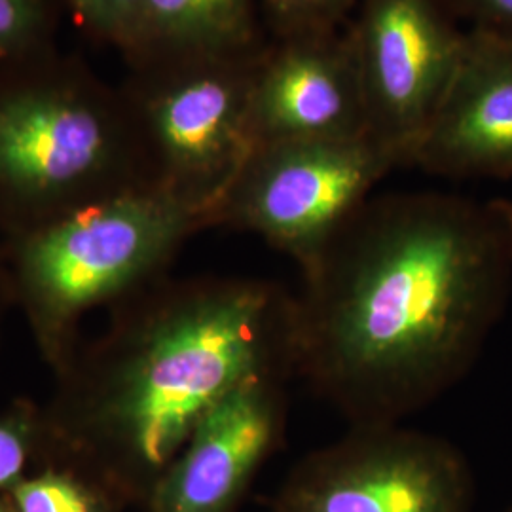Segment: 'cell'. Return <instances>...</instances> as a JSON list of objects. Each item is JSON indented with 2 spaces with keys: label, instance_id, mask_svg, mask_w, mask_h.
<instances>
[{
  "label": "cell",
  "instance_id": "cell-1",
  "mask_svg": "<svg viewBox=\"0 0 512 512\" xmlns=\"http://www.w3.org/2000/svg\"><path fill=\"white\" fill-rule=\"evenodd\" d=\"M293 376L351 425L403 423L475 366L512 293V202L370 196L300 268Z\"/></svg>",
  "mask_w": 512,
  "mask_h": 512
},
{
  "label": "cell",
  "instance_id": "cell-2",
  "mask_svg": "<svg viewBox=\"0 0 512 512\" xmlns=\"http://www.w3.org/2000/svg\"><path fill=\"white\" fill-rule=\"evenodd\" d=\"M291 293L262 279L183 289L147 317L118 370L110 423L129 456L160 480L203 416L258 376H293ZM156 486V484H154Z\"/></svg>",
  "mask_w": 512,
  "mask_h": 512
},
{
  "label": "cell",
  "instance_id": "cell-3",
  "mask_svg": "<svg viewBox=\"0 0 512 512\" xmlns=\"http://www.w3.org/2000/svg\"><path fill=\"white\" fill-rule=\"evenodd\" d=\"M128 103L90 71L48 54L0 63V190L54 202L137 154Z\"/></svg>",
  "mask_w": 512,
  "mask_h": 512
},
{
  "label": "cell",
  "instance_id": "cell-4",
  "mask_svg": "<svg viewBox=\"0 0 512 512\" xmlns=\"http://www.w3.org/2000/svg\"><path fill=\"white\" fill-rule=\"evenodd\" d=\"M188 55L133 65L124 90L150 184L209 224L255 148L251 90L258 55Z\"/></svg>",
  "mask_w": 512,
  "mask_h": 512
},
{
  "label": "cell",
  "instance_id": "cell-5",
  "mask_svg": "<svg viewBox=\"0 0 512 512\" xmlns=\"http://www.w3.org/2000/svg\"><path fill=\"white\" fill-rule=\"evenodd\" d=\"M207 224L171 192L135 184L37 232L25 247V277L44 310L69 315L152 274Z\"/></svg>",
  "mask_w": 512,
  "mask_h": 512
},
{
  "label": "cell",
  "instance_id": "cell-6",
  "mask_svg": "<svg viewBox=\"0 0 512 512\" xmlns=\"http://www.w3.org/2000/svg\"><path fill=\"white\" fill-rule=\"evenodd\" d=\"M399 165L370 135L256 145L213 224L253 232L302 268Z\"/></svg>",
  "mask_w": 512,
  "mask_h": 512
},
{
  "label": "cell",
  "instance_id": "cell-7",
  "mask_svg": "<svg viewBox=\"0 0 512 512\" xmlns=\"http://www.w3.org/2000/svg\"><path fill=\"white\" fill-rule=\"evenodd\" d=\"M475 475L458 446L403 423L351 425L306 454L272 512H471Z\"/></svg>",
  "mask_w": 512,
  "mask_h": 512
},
{
  "label": "cell",
  "instance_id": "cell-8",
  "mask_svg": "<svg viewBox=\"0 0 512 512\" xmlns=\"http://www.w3.org/2000/svg\"><path fill=\"white\" fill-rule=\"evenodd\" d=\"M348 35L368 131L410 165L456 71L465 33L442 0H359Z\"/></svg>",
  "mask_w": 512,
  "mask_h": 512
},
{
  "label": "cell",
  "instance_id": "cell-9",
  "mask_svg": "<svg viewBox=\"0 0 512 512\" xmlns=\"http://www.w3.org/2000/svg\"><path fill=\"white\" fill-rule=\"evenodd\" d=\"M251 128L255 147L370 135L348 31L277 37L264 46L253 74Z\"/></svg>",
  "mask_w": 512,
  "mask_h": 512
},
{
  "label": "cell",
  "instance_id": "cell-10",
  "mask_svg": "<svg viewBox=\"0 0 512 512\" xmlns=\"http://www.w3.org/2000/svg\"><path fill=\"white\" fill-rule=\"evenodd\" d=\"M266 374L215 404L154 486V512H234L283 439L285 382Z\"/></svg>",
  "mask_w": 512,
  "mask_h": 512
},
{
  "label": "cell",
  "instance_id": "cell-11",
  "mask_svg": "<svg viewBox=\"0 0 512 512\" xmlns=\"http://www.w3.org/2000/svg\"><path fill=\"white\" fill-rule=\"evenodd\" d=\"M410 165L450 179L512 177V44L469 31Z\"/></svg>",
  "mask_w": 512,
  "mask_h": 512
},
{
  "label": "cell",
  "instance_id": "cell-12",
  "mask_svg": "<svg viewBox=\"0 0 512 512\" xmlns=\"http://www.w3.org/2000/svg\"><path fill=\"white\" fill-rule=\"evenodd\" d=\"M258 0H147L133 65L188 55L249 54L264 48Z\"/></svg>",
  "mask_w": 512,
  "mask_h": 512
},
{
  "label": "cell",
  "instance_id": "cell-13",
  "mask_svg": "<svg viewBox=\"0 0 512 512\" xmlns=\"http://www.w3.org/2000/svg\"><path fill=\"white\" fill-rule=\"evenodd\" d=\"M57 0H0V63L54 50Z\"/></svg>",
  "mask_w": 512,
  "mask_h": 512
},
{
  "label": "cell",
  "instance_id": "cell-14",
  "mask_svg": "<svg viewBox=\"0 0 512 512\" xmlns=\"http://www.w3.org/2000/svg\"><path fill=\"white\" fill-rule=\"evenodd\" d=\"M74 19L93 38L131 57L137 50L147 0H67Z\"/></svg>",
  "mask_w": 512,
  "mask_h": 512
},
{
  "label": "cell",
  "instance_id": "cell-15",
  "mask_svg": "<svg viewBox=\"0 0 512 512\" xmlns=\"http://www.w3.org/2000/svg\"><path fill=\"white\" fill-rule=\"evenodd\" d=\"M277 37L336 31L359 0H260Z\"/></svg>",
  "mask_w": 512,
  "mask_h": 512
},
{
  "label": "cell",
  "instance_id": "cell-16",
  "mask_svg": "<svg viewBox=\"0 0 512 512\" xmlns=\"http://www.w3.org/2000/svg\"><path fill=\"white\" fill-rule=\"evenodd\" d=\"M19 512H92V503L76 484L61 476H42L16 490Z\"/></svg>",
  "mask_w": 512,
  "mask_h": 512
},
{
  "label": "cell",
  "instance_id": "cell-17",
  "mask_svg": "<svg viewBox=\"0 0 512 512\" xmlns=\"http://www.w3.org/2000/svg\"><path fill=\"white\" fill-rule=\"evenodd\" d=\"M448 12L469 19L473 29L512 44V0H442Z\"/></svg>",
  "mask_w": 512,
  "mask_h": 512
},
{
  "label": "cell",
  "instance_id": "cell-18",
  "mask_svg": "<svg viewBox=\"0 0 512 512\" xmlns=\"http://www.w3.org/2000/svg\"><path fill=\"white\" fill-rule=\"evenodd\" d=\"M25 435L16 423H0V486L18 478L25 465Z\"/></svg>",
  "mask_w": 512,
  "mask_h": 512
},
{
  "label": "cell",
  "instance_id": "cell-19",
  "mask_svg": "<svg viewBox=\"0 0 512 512\" xmlns=\"http://www.w3.org/2000/svg\"><path fill=\"white\" fill-rule=\"evenodd\" d=\"M0 512H8V511H6V509H4V507H0Z\"/></svg>",
  "mask_w": 512,
  "mask_h": 512
},
{
  "label": "cell",
  "instance_id": "cell-20",
  "mask_svg": "<svg viewBox=\"0 0 512 512\" xmlns=\"http://www.w3.org/2000/svg\"><path fill=\"white\" fill-rule=\"evenodd\" d=\"M507 512H512V505L509 507V509H507Z\"/></svg>",
  "mask_w": 512,
  "mask_h": 512
}]
</instances>
